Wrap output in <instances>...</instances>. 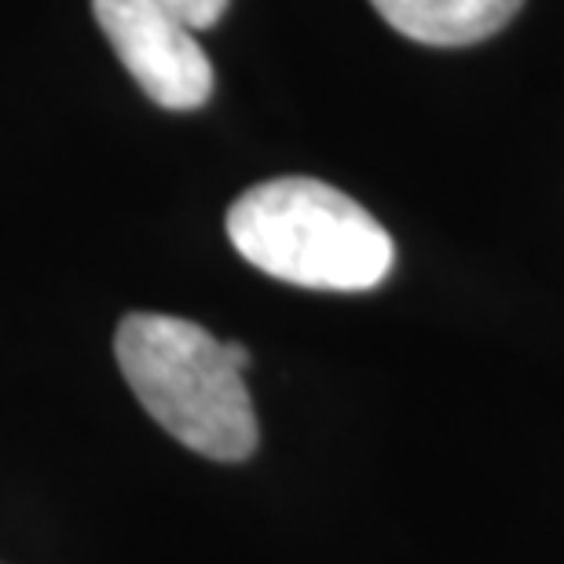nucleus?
Wrapping results in <instances>:
<instances>
[{
  "instance_id": "3",
  "label": "nucleus",
  "mask_w": 564,
  "mask_h": 564,
  "mask_svg": "<svg viewBox=\"0 0 564 564\" xmlns=\"http://www.w3.org/2000/svg\"><path fill=\"white\" fill-rule=\"evenodd\" d=\"M93 15L137 77L165 110H198L213 96V66L195 30L158 0H93Z\"/></svg>"
},
{
  "instance_id": "4",
  "label": "nucleus",
  "mask_w": 564,
  "mask_h": 564,
  "mask_svg": "<svg viewBox=\"0 0 564 564\" xmlns=\"http://www.w3.org/2000/svg\"><path fill=\"white\" fill-rule=\"evenodd\" d=\"M370 4L403 37L433 48H462L499 33L524 0H370Z\"/></svg>"
},
{
  "instance_id": "5",
  "label": "nucleus",
  "mask_w": 564,
  "mask_h": 564,
  "mask_svg": "<svg viewBox=\"0 0 564 564\" xmlns=\"http://www.w3.org/2000/svg\"><path fill=\"white\" fill-rule=\"evenodd\" d=\"M158 4H165L176 19H184L191 30H209L220 22L231 0H158Z\"/></svg>"
},
{
  "instance_id": "1",
  "label": "nucleus",
  "mask_w": 564,
  "mask_h": 564,
  "mask_svg": "<svg viewBox=\"0 0 564 564\" xmlns=\"http://www.w3.org/2000/svg\"><path fill=\"white\" fill-rule=\"evenodd\" d=\"M228 239L264 275L304 290H375L397 261L389 231L356 198L312 176H279L235 198Z\"/></svg>"
},
{
  "instance_id": "2",
  "label": "nucleus",
  "mask_w": 564,
  "mask_h": 564,
  "mask_svg": "<svg viewBox=\"0 0 564 564\" xmlns=\"http://www.w3.org/2000/svg\"><path fill=\"white\" fill-rule=\"evenodd\" d=\"M115 356L137 400L180 444L213 462H242L257 447V414L228 341L176 315L132 312Z\"/></svg>"
}]
</instances>
